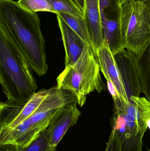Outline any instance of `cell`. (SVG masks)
I'll use <instances>...</instances> for the list:
<instances>
[{"label": "cell", "instance_id": "cell-19", "mask_svg": "<svg viewBox=\"0 0 150 151\" xmlns=\"http://www.w3.org/2000/svg\"><path fill=\"white\" fill-rule=\"evenodd\" d=\"M21 7L27 11L33 13L38 12H48L53 13L47 0H18L17 1Z\"/></svg>", "mask_w": 150, "mask_h": 151}, {"label": "cell", "instance_id": "cell-8", "mask_svg": "<svg viewBox=\"0 0 150 151\" xmlns=\"http://www.w3.org/2000/svg\"><path fill=\"white\" fill-rule=\"evenodd\" d=\"M81 115V112L75 105L58 110L46 129L51 145L57 146L68 130L77 124Z\"/></svg>", "mask_w": 150, "mask_h": 151}, {"label": "cell", "instance_id": "cell-22", "mask_svg": "<svg viewBox=\"0 0 150 151\" xmlns=\"http://www.w3.org/2000/svg\"><path fill=\"white\" fill-rule=\"evenodd\" d=\"M142 1H143L145 3V4L150 10V0H142Z\"/></svg>", "mask_w": 150, "mask_h": 151}, {"label": "cell", "instance_id": "cell-2", "mask_svg": "<svg viewBox=\"0 0 150 151\" xmlns=\"http://www.w3.org/2000/svg\"><path fill=\"white\" fill-rule=\"evenodd\" d=\"M33 71L20 46L0 20V83L6 101L26 100L36 93Z\"/></svg>", "mask_w": 150, "mask_h": 151}, {"label": "cell", "instance_id": "cell-20", "mask_svg": "<svg viewBox=\"0 0 150 151\" xmlns=\"http://www.w3.org/2000/svg\"><path fill=\"white\" fill-rule=\"evenodd\" d=\"M105 151H123L120 142L114 130L111 131Z\"/></svg>", "mask_w": 150, "mask_h": 151}, {"label": "cell", "instance_id": "cell-12", "mask_svg": "<svg viewBox=\"0 0 150 151\" xmlns=\"http://www.w3.org/2000/svg\"><path fill=\"white\" fill-rule=\"evenodd\" d=\"M83 19L91 40L92 48L96 55L97 50L105 40L100 0H83Z\"/></svg>", "mask_w": 150, "mask_h": 151}, {"label": "cell", "instance_id": "cell-15", "mask_svg": "<svg viewBox=\"0 0 150 151\" xmlns=\"http://www.w3.org/2000/svg\"><path fill=\"white\" fill-rule=\"evenodd\" d=\"M53 13L69 14L78 18H83V2L80 0H47Z\"/></svg>", "mask_w": 150, "mask_h": 151}, {"label": "cell", "instance_id": "cell-9", "mask_svg": "<svg viewBox=\"0 0 150 151\" xmlns=\"http://www.w3.org/2000/svg\"><path fill=\"white\" fill-rule=\"evenodd\" d=\"M96 56L100 71L106 81L109 80L112 81L117 88L122 99L127 104H129L114 56L105 40L104 43L97 50Z\"/></svg>", "mask_w": 150, "mask_h": 151}, {"label": "cell", "instance_id": "cell-17", "mask_svg": "<svg viewBox=\"0 0 150 151\" xmlns=\"http://www.w3.org/2000/svg\"><path fill=\"white\" fill-rule=\"evenodd\" d=\"M57 146L51 145L46 129L28 146L15 151H56Z\"/></svg>", "mask_w": 150, "mask_h": 151}, {"label": "cell", "instance_id": "cell-18", "mask_svg": "<svg viewBox=\"0 0 150 151\" xmlns=\"http://www.w3.org/2000/svg\"><path fill=\"white\" fill-rule=\"evenodd\" d=\"M130 102L134 104L141 119L150 130V101L146 98L132 96Z\"/></svg>", "mask_w": 150, "mask_h": 151}, {"label": "cell", "instance_id": "cell-10", "mask_svg": "<svg viewBox=\"0 0 150 151\" xmlns=\"http://www.w3.org/2000/svg\"><path fill=\"white\" fill-rule=\"evenodd\" d=\"M122 11H112L101 13L104 40L113 55L126 49L121 30Z\"/></svg>", "mask_w": 150, "mask_h": 151}, {"label": "cell", "instance_id": "cell-23", "mask_svg": "<svg viewBox=\"0 0 150 151\" xmlns=\"http://www.w3.org/2000/svg\"><path fill=\"white\" fill-rule=\"evenodd\" d=\"M150 151V150H149V151Z\"/></svg>", "mask_w": 150, "mask_h": 151}, {"label": "cell", "instance_id": "cell-1", "mask_svg": "<svg viewBox=\"0 0 150 151\" xmlns=\"http://www.w3.org/2000/svg\"><path fill=\"white\" fill-rule=\"evenodd\" d=\"M0 20L20 46L33 71L39 76L45 75L48 65L38 14L27 11L13 0H0Z\"/></svg>", "mask_w": 150, "mask_h": 151}, {"label": "cell", "instance_id": "cell-7", "mask_svg": "<svg viewBox=\"0 0 150 151\" xmlns=\"http://www.w3.org/2000/svg\"><path fill=\"white\" fill-rule=\"evenodd\" d=\"M128 99L131 97H140L142 92L141 83L136 64V56L125 49L114 55Z\"/></svg>", "mask_w": 150, "mask_h": 151}, {"label": "cell", "instance_id": "cell-5", "mask_svg": "<svg viewBox=\"0 0 150 151\" xmlns=\"http://www.w3.org/2000/svg\"><path fill=\"white\" fill-rule=\"evenodd\" d=\"M114 112L111 119L123 151H142L143 140L147 126L141 119L129 112L121 98L114 99Z\"/></svg>", "mask_w": 150, "mask_h": 151}, {"label": "cell", "instance_id": "cell-3", "mask_svg": "<svg viewBox=\"0 0 150 151\" xmlns=\"http://www.w3.org/2000/svg\"><path fill=\"white\" fill-rule=\"evenodd\" d=\"M97 57L91 47L86 45L77 61L65 67L56 79L59 89L70 92L80 107L84 105L87 96L96 91L101 93L104 83Z\"/></svg>", "mask_w": 150, "mask_h": 151}, {"label": "cell", "instance_id": "cell-16", "mask_svg": "<svg viewBox=\"0 0 150 151\" xmlns=\"http://www.w3.org/2000/svg\"><path fill=\"white\" fill-rule=\"evenodd\" d=\"M56 15L61 17L69 26L83 40L85 43L92 48L91 40L83 18H78L63 13H58Z\"/></svg>", "mask_w": 150, "mask_h": 151}, {"label": "cell", "instance_id": "cell-4", "mask_svg": "<svg viewBox=\"0 0 150 151\" xmlns=\"http://www.w3.org/2000/svg\"><path fill=\"white\" fill-rule=\"evenodd\" d=\"M122 36L126 49L140 55L150 40V10L141 0H129L122 6Z\"/></svg>", "mask_w": 150, "mask_h": 151}, {"label": "cell", "instance_id": "cell-13", "mask_svg": "<svg viewBox=\"0 0 150 151\" xmlns=\"http://www.w3.org/2000/svg\"><path fill=\"white\" fill-rule=\"evenodd\" d=\"M56 16L65 49V67H68L77 61L87 44L61 17Z\"/></svg>", "mask_w": 150, "mask_h": 151}, {"label": "cell", "instance_id": "cell-14", "mask_svg": "<svg viewBox=\"0 0 150 151\" xmlns=\"http://www.w3.org/2000/svg\"><path fill=\"white\" fill-rule=\"evenodd\" d=\"M136 64L142 92L150 101V40L141 53L136 56Z\"/></svg>", "mask_w": 150, "mask_h": 151}, {"label": "cell", "instance_id": "cell-11", "mask_svg": "<svg viewBox=\"0 0 150 151\" xmlns=\"http://www.w3.org/2000/svg\"><path fill=\"white\" fill-rule=\"evenodd\" d=\"M41 133L28 119L14 128L0 129V146L13 145L19 150L28 146Z\"/></svg>", "mask_w": 150, "mask_h": 151}, {"label": "cell", "instance_id": "cell-21", "mask_svg": "<svg viewBox=\"0 0 150 151\" xmlns=\"http://www.w3.org/2000/svg\"><path fill=\"white\" fill-rule=\"evenodd\" d=\"M107 88L112 97L113 99L114 100L118 98H121L118 90L114 83L109 80H107Z\"/></svg>", "mask_w": 150, "mask_h": 151}, {"label": "cell", "instance_id": "cell-6", "mask_svg": "<svg viewBox=\"0 0 150 151\" xmlns=\"http://www.w3.org/2000/svg\"><path fill=\"white\" fill-rule=\"evenodd\" d=\"M51 90V88L41 90L25 100L1 102L0 129L14 128L30 118L36 112Z\"/></svg>", "mask_w": 150, "mask_h": 151}]
</instances>
